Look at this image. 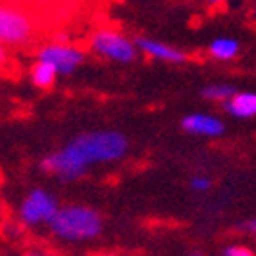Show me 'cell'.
<instances>
[{"label":"cell","instance_id":"6da1fadb","mask_svg":"<svg viewBox=\"0 0 256 256\" xmlns=\"http://www.w3.org/2000/svg\"><path fill=\"white\" fill-rule=\"evenodd\" d=\"M128 138L118 131H92L74 138L64 149L48 154L42 162L43 170L64 181L84 176L94 163L116 162L128 152Z\"/></svg>","mask_w":256,"mask_h":256},{"label":"cell","instance_id":"7a4b0ae2","mask_svg":"<svg viewBox=\"0 0 256 256\" xmlns=\"http://www.w3.org/2000/svg\"><path fill=\"white\" fill-rule=\"evenodd\" d=\"M48 29L45 14L26 0H4L0 4V43L27 45Z\"/></svg>","mask_w":256,"mask_h":256},{"label":"cell","instance_id":"30bf717a","mask_svg":"<svg viewBox=\"0 0 256 256\" xmlns=\"http://www.w3.org/2000/svg\"><path fill=\"white\" fill-rule=\"evenodd\" d=\"M56 74H58V68H56L54 64L48 63V61L40 60L30 68V79H32L34 86H38L42 90H47L56 82Z\"/></svg>","mask_w":256,"mask_h":256},{"label":"cell","instance_id":"5b68a950","mask_svg":"<svg viewBox=\"0 0 256 256\" xmlns=\"http://www.w3.org/2000/svg\"><path fill=\"white\" fill-rule=\"evenodd\" d=\"M58 212V201L42 188H36L20 206V217L26 224H40V222H50Z\"/></svg>","mask_w":256,"mask_h":256},{"label":"cell","instance_id":"7c38bea8","mask_svg":"<svg viewBox=\"0 0 256 256\" xmlns=\"http://www.w3.org/2000/svg\"><path fill=\"white\" fill-rule=\"evenodd\" d=\"M236 94V90L231 84H210L202 90V97L206 100H212V102H226L230 100L233 95Z\"/></svg>","mask_w":256,"mask_h":256},{"label":"cell","instance_id":"ba28073f","mask_svg":"<svg viewBox=\"0 0 256 256\" xmlns=\"http://www.w3.org/2000/svg\"><path fill=\"white\" fill-rule=\"evenodd\" d=\"M224 111L233 118H254L256 116V94L254 92H236L230 100L224 102Z\"/></svg>","mask_w":256,"mask_h":256},{"label":"cell","instance_id":"2e32d148","mask_svg":"<svg viewBox=\"0 0 256 256\" xmlns=\"http://www.w3.org/2000/svg\"><path fill=\"white\" fill-rule=\"evenodd\" d=\"M8 61V52H6V47H4V43H0V66Z\"/></svg>","mask_w":256,"mask_h":256},{"label":"cell","instance_id":"277c9868","mask_svg":"<svg viewBox=\"0 0 256 256\" xmlns=\"http://www.w3.org/2000/svg\"><path fill=\"white\" fill-rule=\"evenodd\" d=\"M92 48L97 50L100 56H106L110 60L129 63L136 58V50L129 40L122 34L110 29H100L92 36Z\"/></svg>","mask_w":256,"mask_h":256},{"label":"cell","instance_id":"9a60e30c","mask_svg":"<svg viewBox=\"0 0 256 256\" xmlns=\"http://www.w3.org/2000/svg\"><path fill=\"white\" fill-rule=\"evenodd\" d=\"M238 231L244 233V235H249V236H256V217L251 218H246L238 224Z\"/></svg>","mask_w":256,"mask_h":256},{"label":"cell","instance_id":"ac0fdd59","mask_svg":"<svg viewBox=\"0 0 256 256\" xmlns=\"http://www.w3.org/2000/svg\"><path fill=\"white\" fill-rule=\"evenodd\" d=\"M188 256H204V254L199 252V251H192V252H188Z\"/></svg>","mask_w":256,"mask_h":256},{"label":"cell","instance_id":"e0dca14e","mask_svg":"<svg viewBox=\"0 0 256 256\" xmlns=\"http://www.w3.org/2000/svg\"><path fill=\"white\" fill-rule=\"evenodd\" d=\"M226 0H210V4L212 6H218V4H224Z\"/></svg>","mask_w":256,"mask_h":256},{"label":"cell","instance_id":"ffe728a7","mask_svg":"<svg viewBox=\"0 0 256 256\" xmlns=\"http://www.w3.org/2000/svg\"><path fill=\"white\" fill-rule=\"evenodd\" d=\"M2 2H4V0H0V4H2Z\"/></svg>","mask_w":256,"mask_h":256},{"label":"cell","instance_id":"8fae6325","mask_svg":"<svg viewBox=\"0 0 256 256\" xmlns=\"http://www.w3.org/2000/svg\"><path fill=\"white\" fill-rule=\"evenodd\" d=\"M238 48H240L238 42L220 38V40H215V42L210 45L208 52L212 58H215V60H218V61H230L238 56Z\"/></svg>","mask_w":256,"mask_h":256},{"label":"cell","instance_id":"9c48e42d","mask_svg":"<svg viewBox=\"0 0 256 256\" xmlns=\"http://www.w3.org/2000/svg\"><path fill=\"white\" fill-rule=\"evenodd\" d=\"M136 45L146 52L149 58H154V60L170 61V63H183V61H186V54H183L181 50H176V48L168 47V45L152 42V40L138 38Z\"/></svg>","mask_w":256,"mask_h":256},{"label":"cell","instance_id":"4fadbf2b","mask_svg":"<svg viewBox=\"0 0 256 256\" xmlns=\"http://www.w3.org/2000/svg\"><path fill=\"white\" fill-rule=\"evenodd\" d=\"M190 188H192L194 192H208L210 188H212V180H210L208 176H194L192 180H190Z\"/></svg>","mask_w":256,"mask_h":256},{"label":"cell","instance_id":"d6986e66","mask_svg":"<svg viewBox=\"0 0 256 256\" xmlns=\"http://www.w3.org/2000/svg\"><path fill=\"white\" fill-rule=\"evenodd\" d=\"M97 256H111V254H97Z\"/></svg>","mask_w":256,"mask_h":256},{"label":"cell","instance_id":"52a82bcc","mask_svg":"<svg viewBox=\"0 0 256 256\" xmlns=\"http://www.w3.org/2000/svg\"><path fill=\"white\" fill-rule=\"evenodd\" d=\"M181 128L188 134L196 136H206V138H217L224 134V122L218 116L210 115V113H192L181 120Z\"/></svg>","mask_w":256,"mask_h":256},{"label":"cell","instance_id":"8992f818","mask_svg":"<svg viewBox=\"0 0 256 256\" xmlns=\"http://www.w3.org/2000/svg\"><path fill=\"white\" fill-rule=\"evenodd\" d=\"M38 60L48 61L58 68V74H72L84 61V54L68 43H48L40 48Z\"/></svg>","mask_w":256,"mask_h":256},{"label":"cell","instance_id":"3957f363","mask_svg":"<svg viewBox=\"0 0 256 256\" xmlns=\"http://www.w3.org/2000/svg\"><path fill=\"white\" fill-rule=\"evenodd\" d=\"M52 233L64 240H90L102 231V218L86 206H66L48 222Z\"/></svg>","mask_w":256,"mask_h":256},{"label":"cell","instance_id":"5bb4252c","mask_svg":"<svg viewBox=\"0 0 256 256\" xmlns=\"http://www.w3.org/2000/svg\"><path fill=\"white\" fill-rule=\"evenodd\" d=\"M222 256H254V251L248 246H228L224 251H222Z\"/></svg>","mask_w":256,"mask_h":256}]
</instances>
